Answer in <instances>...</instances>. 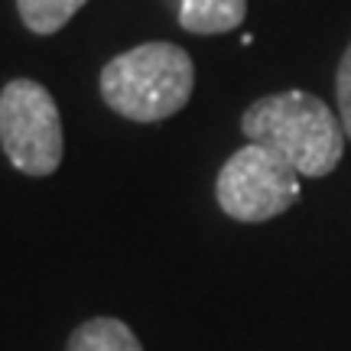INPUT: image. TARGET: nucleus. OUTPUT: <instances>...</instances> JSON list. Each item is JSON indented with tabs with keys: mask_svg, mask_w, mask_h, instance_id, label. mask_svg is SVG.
<instances>
[{
	"mask_svg": "<svg viewBox=\"0 0 351 351\" xmlns=\"http://www.w3.org/2000/svg\"><path fill=\"white\" fill-rule=\"evenodd\" d=\"M302 176L261 143H247L228 156L215 179V195L234 221H270L300 199Z\"/></svg>",
	"mask_w": 351,
	"mask_h": 351,
	"instance_id": "4",
	"label": "nucleus"
},
{
	"mask_svg": "<svg viewBox=\"0 0 351 351\" xmlns=\"http://www.w3.org/2000/svg\"><path fill=\"white\" fill-rule=\"evenodd\" d=\"M88 0H16V13L29 33L52 36L75 16Z\"/></svg>",
	"mask_w": 351,
	"mask_h": 351,
	"instance_id": "7",
	"label": "nucleus"
},
{
	"mask_svg": "<svg viewBox=\"0 0 351 351\" xmlns=\"http://www.w3.org/2000/svg\"><path fill=\"white\" fill-rule=\"evenodd\" d=\"M251 143L280 153L300 176H328L341 163L345 127L322 98L309 91H280L254 101L241 117Z\"/></svg>",
	"mask_w": 351,
	"mask_h": 351,
	"instance_id": "1",
	"label": "nucleus"
},
{
	"mask_svg": "<svg viewBox=\"0 0 351 351\" xmlns=\"http://www.w3.org/2000/svg\"><path fill=\"white\" fill-rule=\"evenodd\" d=\"M65 351H143V345L127 322L114 315H98L72 332Z\"/></svg>",
	"mask_w": 351,
	"mask_h": 351,
	"instance_id": "6",
	"label": "nucleus"
},
{
	"mask_svg": "<svg viewBox=\"0 0 351 351\" xmlns=\"http://www.w3.org/2000/svg\"><path fill=\"white\" fill-rule=\"evenodd\" d=\"M195 65L176 43H140L101 69V98L134 124H156L192 98Z\"/></svg>",
	"mask_w": 351,
	"mask_h": 351,
	"instance_id": "2",
	"label": "nucleus"
},
{
	"mask_svg": "<svg viewBox=\"0 0 351 351\" xmlns=\"http://www.w3.org/2000/svg\"><path fill=\"white\" fill-rule=\"evenodd\" d=\"M335 91H339V114H341V127H345V137L351 140V43L345 56L339 62V75H335Z\"/></svg>",
	"mask_w": 351,
	"mask_h": 351,
	"instance_id": "8",
	"label": "nucleus"
},
{
	"mask_svg": "<svg viewBox=\"0 0 351 351\" xmlns=\"http://www.w3.org/2000/svg\"><path fill=\"white\" fill-rule=\"evenodd\" d=\"M247 0H179V26L195 36L231 33L244 23Z\"/></svg>",
	"mask_w": 351,
	"mask_h": 351,
	"instance_id": "5",
	"label": "nucleus"
},
{
	"mask_svg": "<svg viewBox=\"0 0 351 351\" xmlns=\"http://www.w3.org/2000/svg\"><path fill=\"white\" fill-rule=\"evenodd\" d=\"M0 147L23 176L43 179L62 163V117L46 85L13 78L0 91Z\"/></svg>",
	"mask_w": 351,
	"mask_h": 351,
	"instance_id": "3",
	"label": "nucleus"
}]
</instances>
